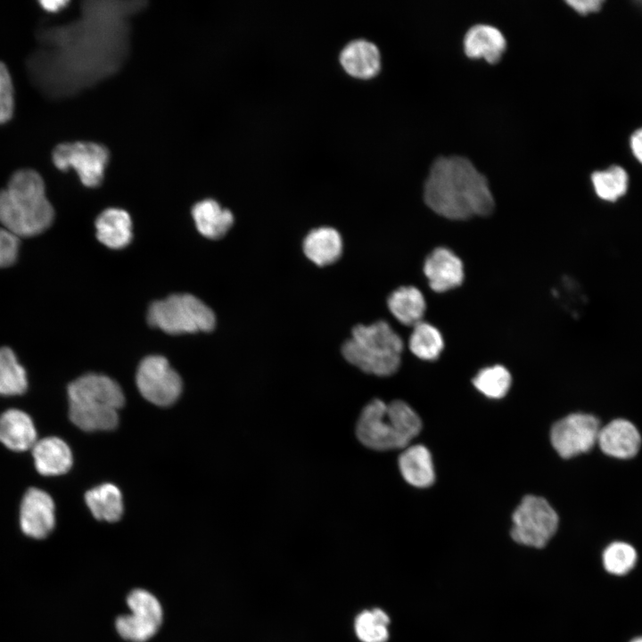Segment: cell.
<instances>
[{"mask_svg":"<svg viewBox=\"0 0 642 642\" xmlns=\"http://www.w3.org/2000/svg\"><path fill=\"white\" fill-rule=\"evenodd\" d=\"M142 1H89L70 23L44 28L28 62L34 84L53 97L70 95L117 71L128 51V18Z\"/></svg>","mask_w":642,"mask_h":642,"instance_id":"1","label":"cell"},{"mask_svg":"<svg viewBox=\"0 0 642 642\" xmlns=\"http://www.w3.org/2000/svg\"><path fill=\"white\" fill-rule=\"evenodd\" d=\"M424 199L435 213L449 219L486 216L494 209L487 178L461 156L440 157L433 162Z\"/></svg>","mask_w":642,"mask_h":642,"instance_id":"2","label":"cell"},{"mask_svg":"<svg viewBox=\"0 0 642 642\" xmlns=\"http://www.w3.org/2000/svg\"><path fill=\"white\" fill-rule=\"evenodd\" d=\"M54 215L43 178L36 170H17L0 190V223L17 236L42 233L52 224Z\"/></svg>","mask_w":642,"mask_h":642,"instance_id":"3","label":"cell"},{"mask_svg":"<svg viewBox=\"0 0 642 642\" xmlns=\"http://www.w3.org/2000/svg\"><path fill=\"white\" fill-rule=\"evenodd\" d=\"M69 416L86 432L108 431L119 423L118 411L125 402L119 385L111 378L86 374L69 384Z\"/></svg>","mask_w":642,"mask_h":642,"instance_id":"4","label":"cell"},{"mask_svg":"<svg viewBox=\"0 0 642 642\" xmlns=\"http://www.w3.org/2000/svg\"><path fill=\"white\" fill-rule=\"evenodd\" d=\"M402 350L400 336L383 320L355 326L342 348L350 364L378 376L391 375L399 369Z\"/></svg>","mask_w":642,"mask_h":642,"instance_id":"5","label":"cell"},{"mask_svg":"<svg viewBox=\"0 0 642 642\" xmlns=\"http://www.w3.org/2000/svg\"><path fill=\"white\" fill-rule=\"evenodd\" d=\"M148 321L170 334L209 332L215 326L214 312L192 294H174L155 301L149 309Z\"/></svg>","mask_w":642,"mask_h":642,"instance_id":"6","label":"cell"},{"mask_svg":"<svg viewBox=\"0 0 642 642\" xmlns=\"http://www.w3.org/2000/svg\"><path fill=\"white\" fill-rule=\"evenodd\" d=\"M512 538L519 544L543 547L558 526L556 512L543 498L524 497L513 514Z\"/></svg>","mask_w":642,"mask_h":642,"instance_id":"7","label":"cell"},{"mask_svg":"<svg viewBox=\"0 0 642 642\" xmlns=\"http://www.w3.org/2000/svg\"><path fill=\"white\" fill-rule=\"evenodd\" d=\"M52 160L59 169H72L83 185L95 187L103 178L109 152L103 145L96 143H62L54 149Z\"/></svg>","mask_w":642,"mask_h":642,"instance_id":"8","label":"cell"},{"mask_svg":"<svg viewBox=\"0 0 642 642\" xmlns=\"http://www.w3.org/2000/svg\"><path fill=\"white\" fill-rule=\"evenodd\" d=\"M136 381L141 395L160 407L172 405L182 391L181 377L161 356L144 358L137 368Z\"/></svg>","mask_w":642,"mask_h":642,"instance_id":"9","label":"cell"},{"mask_svg":"<svg viewBox=\"0 0 642 642\" xmlns=\"http://www.w3.org/2000/svg\"><path fill=\"white\" fill-rule=\"evenodd\" d=\"M130 614L116 620V630L131 642H145L158 630L162 621V609L158 599L144 589L133 590L127 598Z\"/></svg>","mask_w":642,"mask_h":642,"instance_id":"10","label":"cell"},{"mask_svg":"<svg viewBox=\"0 0 642 642\" xmlns=\"http://www.w3.org/2000/svg\"><path fill=\"white\" fill-rule=\"evenodd\" d=\"M601 427L598 419L589 414L573 413L554 424L550 440L564 458L589 451L597 442Z\"/></svg>","mask_w":642,"mask_h":642,"instance_id":"11","label":"cell"},{"mask_svg":"<svg viewBox=\"0 0 642 642\" xmlns=\"http://www.w3.org/2000/svg\"><path fill=\"white\" fill-rule=\"evenodd\" d=\"M358 440L374 450L405 449L381 399L370 401L362 410L356 427Z\"/></svg>","mask_w":642,"mask_h":642,"instance_id":"12","label":"cell"},{"mask_svg":"<svg viewBox=\"0 0 642 642\" xmlns=\"http://www.w3.org/2000/svg\"><path fill=\"white\" fill-rule=\"evenodd\" d=\"M20 524L22 531L34 539H44L54 528V503L51 496L37 488H30L24 494L20 507Z\"/></svg>","mask_w":642,"mask_h":642,"instance_id":"13","label":"cell"},{"mask_svg":"<svg viewBox=\"0 0 642 642\" xmlns=\"http://www.w3.org/2000/svg\"><path fill=\"white\" fill-rule=\"evenodd\" d=\"M424 273L434 292H443L459 286L464 280L462 260L449 249L436 248L426 258Z\"/></svg>","mask_w":642,"mask_h":642,"instance_id":"14","label":"cell"},{"mask_svg":"<svg viewBox=\"0 0 642 642\" xmlns=\"http://www.w3.org/2000/svg\"><path fill=\"white\" fill-rule=\"evenodd\" d=\"M597 443L602 451L610 457L628 459L639 450L641 437L637 427L625 419H614L601 427Z\"/></svg>","mask_w":642,"mask_h":642,"instance_id":"15","label":"cell"},{"mask_svg":"<svg viewBox=\"0 0 642 642\" xmlns=\"http://www.w3.org/2000/svg\"><path fill=\"white\" fill-rule=\"evenodd\" d=\"M37 440L35 424L27 413L10 408L0 415V442L7 449L26 451L32 449Z\"/></svg>","mask_w":642,"mask_h":642,"instance_id":"16","label":"cell"},{"mask_svg":"<svg viewBox=\"0 0 642 642\" xmlns=\"http://www.w3.org/2000/svg\"><path fill=\"white\" fill-rule=\"evenodd\" d=\"M31 450L35 467L42 475H62L71 468V450L58 437L51 436L37 440Z\"/></svg>","mask_w":642,"mask_h":642,"instance_id":"17","label":"cell"},{"mask_svg":"<svg viewBox=\"0 0 642 642\" xmlns=\"http://www.w3.org/2000/svg\"><path fill=\"white\" fill-rule=\"evenodd\" d=\"M344 70L358 78H370L380 69L381 56L376 45L364 38L350 41L341 51Z\"/></svg>","mask_w":642,"mask_h":642,"instance_id":"18","label":"cell"},{"mask_svg":"<svg viewBox=\"0 0 642 642\" xmlns=\"http://www.w3.org/2000/svg\"><path fill=\"white\" fill-rule=\"evenodd\" d=\"M503 34L495 27L478 24L466 32L464 47L470 58H483L490 63L498 62L506 50Z\"/></svg>","mask_w":642,"mask_h":642,"instance_id":"19","label":"cell"},{"mask_svg":"<svg viewBox=\"0 0 642 642\" xmlns=\"http://www.w3.org/2000/svg\"><path fill=\"white\" fill-rule=\"evenodd\" d=\"M399 468L404 480L414 487L426 488L434 482L432 455L423 445L406 447L399 457Z\"/></svg>","mask_w":642,"mask_h":642,"instance_id":"20","label":"cell"},{"mask_svg":"<svg viewBox=\"0 0 642 642\" xmlns=\"http://www.w3.org/2000/svg\"><path fill=\"white\" fill-rule=\"evenodd\" d=\"M306 257L317 266L334 263L342 253V239L337 230L323 226L310 231L303 241Z\"/></svg>","mask_w":642,"mask_h":642,"instance_id":"21","label":"cell"},{"mask_svg":"<svg viewBox=\"0 0 642 642\" xmlns=\"http://www.w3.org/2000/svg\"><path fill=\"white\" fill-rule=\"evenodd\" d=\"M96 237L105 246L121 249L132 239V222L129 214L117 208L103 211L95 221Z\"/></svg>","mask_w":642,"mask_h":642,"instance_id":"22","label":"cell"},{"mask_svg":"<svg viewBox=\"0 0 642 642\" xmlns=\"http://www.w3.org/2000/svg\"><path fill=\"white\" fill-rule=\"evenodd\" d=\"M192 213L198 231L210 239L221 238L234 223L232 212L211 199L196 203Z\"/></svg>","mask_w":642,"mask_h":642,"instance_id":"23","label":"cell"},{"mask_svg":"<svg viewBox=\"0 0 642 642\" xmlns=\"http://www.w3.org/2000/svg\"><path fill=\"white\" fill-rule=\"evenodd\" d=\"M387 305L399 322L412 326L422 322L426 309L422 292L415 286H402L392 292Z\"/></svg>","mask_w":642,"mask_h":642,"instance_id":"24","label":"cell"},{"mask_svg":"<svg viewBox=\"0 0 642 642\" xmlns=\"http://www.w3.org/2000/svg\"><path fill=\"white\" fill-rule=\"evenodd\" d=\"M85 500L92 514L99 521L117 522L123 514L122 495L114 484L103 483L89 490Z\"/></svg>","mask_w":642,"mask_h":642,"instance_id":"25","label":"cell"},{"mask_svg":"<svg viewBox=\"0 0 642 642\" xmlns=\"http://www.w3.org/2000/svg\"><path fill=\"white\" fill-rule=\"evenodd\" d=\"M27 388L26 371L14 352L7 347L0 348V395H21Z\"/></svg>","mask_w":642,"mask_h":642,"instance_id":"26","label":"cell"},{"mask_svg":"<svg viewBox=\"0 0 642 642\" xmlns=\"http://www.w3.org/2000/svg\"><path fill=\"white\" fill-rule=\"evenodd\" d=\"M443 346L442 335L435 326L423 321L413 326L409 349L417 358L434 360L440 356Z\"/></svg>","mask_w":642,"mask_h":642,"instance_id":"27","label":"cell"},{"mask_svg":"<svg viewBox=\"0 0 642 642\" xmlns=\"http://www.w3.org/2000/svg\"><path fill=\"white\" fill-rule=\"evenodd\" d=\"M591 180L597 195L606 202L617 201L628 190V175L618 166L593 173Z\"/></svg>","mask_w":642,"mask_h":642,"instance_id":"28","label":"cell"},{"mask_svg":"<svg viewBox=\"0 0 642 642\" xmlns=\"http://www.w3.org/2000/svg\"><path fill=\"white\" fill-rule=\"evenodd\" d=\"M390 618L379 608L360 613L354 623L357 637L362 642H386Z\"/></svg>","mask_w":642,"mask_h":642,"instance_id":"29","label":"cell"},{"mask_svg":"<svg viewBox=\"0 0 642 642\" xmlns=\"http://www.w3.org/2000/svg\"><path fill=\"white\" fill-rule=\"evenodd\" d=\"M387 413L405 448L420 432L422 422L415 410L402 400L387 404Z\"/></svg>","mask_w":642,"mask_h":642,"instance_id":"30","label":"cell"},{"mask_svg":"<svg viewBox=\"0 0 642 642\" xmlns=\"http://www.w3.org/2000/svg\"><path fill=\"white\" fill-rule=\"evenodd\" d=\"M511 374L501 366L485 367L480 370L473 379L474 387L490 399H501L511 386Z\"/></svg>","mask_w":642,"mask_h":642,"instance_id":"31","label":"cell"},{"mask_svg":"<svg viewBox=\"0 0 642 642\" xmlns=\"http://www.w3.org/2000/svg\"><path fill=\"white\" fill-rule=\"evenodd\" d=\"M605 569L614 575H624L631 571L637 562L635 548L621 541L611 543L603 553Z\"/></svg>","mask_w":642,"mask_h":642,"instance_id":"32","label":"cell"},{"mask_svg":"<svg viewBox=\"0 0 642 642\" xmlns=\"http://www.w3.org/2000/svg\"><path fill=\"white\" fill-rule=\"evenodd\" d=\"M14 110V90L10 72L0 62V124L8 121Z\"/></svg>","mask_w":642,"mask_h":642,"instance_id":"33","label":"cell"},{"mask_svg":"<svg viewBox=\"0 0 642 642\" xmlns=\"http://www.w3.org/2000/svg\"><path fill=\"white\" fill-rule=\"evenodd\" d=\"M18 236L5 228H0V268L12 265L18 255Z\"/></svg>","mask_w":642,"mask_h":642,"instance_id":"34","label":"cell"},{"mask_svg":"<svg viewBox=\"0 0 642 642\" xmlns=\"http://www.w3.org/2000/svg\"><path fill=\"white\" fill-rule=\"evenodd\" d=\"M572 8L580 14H588L600 9L601 0H569L566 2Z\"/></svg>","mask_w":642,"mask_h":642,"instance_id":"35","label":"cell"},{"mask_svg":"<svg viewBox=\"0 0 642 642\" xmlns=\"http://www.w3.org/2000/svg\"><path fill=\"white\" fill-rule=\"evenodd\" d=\"M630 146L635 157L642 163V128L632 135Z\"/></svg>","mask_w":642,"mask_h":642,"instance_id":"36","label":"cell"},{"mask_svg":"<svg viewBox=\"0 0 642 642\" xmlns=\"http://www.w3.org/2000/svg\"><path fill=\"white\" fill-rule=\"evenodd\" d=\"M67 1H40L41 7L48 12H56L66 6Z\"/></svg>","mask_w":642,"mask_h":642,"instance_id":"37","label":"cell"},{"mask_svg":"<svg viewBox=\"0 0 642 642\" xmlns=\"http://www.w3.org/2000/svg\"><path fill=\"white\" fill-rule=\"evenodd\" d=\"M630 642H642V637H638L631 640Z\"/></svg>","mask_w":642,"mask_h":642,"instance_id":"38","label":"cell"}]
</instances>
